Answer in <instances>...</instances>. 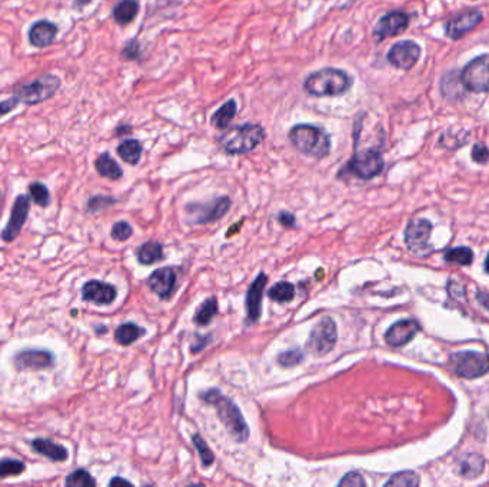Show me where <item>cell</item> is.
<instances>
[{
  "mask_svg": "<svg viewBox=\"0 0 489 487\" xmlns=\"http://www.w3.org/2000/svg\"><path fill=\"white\" fill-rule=\"evenodd\" d=\"M115 484H131L128 480H125V479H120V477H116V479H113L112 481H110V486H115Z\"/></svg>",
  "mask_w": 489,
  "mask_h": 487,
  "instance_id": "cell-48",
  "label": "cell"
},
{
  "mask_svg": "<svg viewBox=\"0 0 489 487\" xmlns=\"http://www.w3.org/2000/svg\"><path fill=\"white\" fill-rule=\"evenodd\" d=\"M116 151L122 160L132 165V166H136L142 158L143 147H142V143L139 140L128 139L117 146Z\"/></svg>",
  "mask_w": 489,
  "mask_h": 487,
  "instance_id": "cell-25",
  "label": "cell"
},
{
  "mask_svg": "<svg viewBox=\"0 0 489 487\" xmlns=\"http://www.w3.org/2000/svg\"><path fill=\"white\" fill-rule=\"evenodd\" d=\"M485 467V460L481 454L476 453H471L468 454L467 458L460 463V474L464 477H476L483 472Z\"/></svg>",
  "mask_w": 489,
  "mask_h": 487,
  "instance_id": "cell-28",
  "label": "cell"
},
{
  "mask_svg": "<svg viewBox=\"0 0 489 487\" xmlns=\"http://www.w3.org/2000/svg\"><path fill=\"white\" fill-rule=\"evenodd\" d=\"M218 313V303L215 299H207L200 309L196 312L195 316V322L200 326H206L212 322V319L215 317V315Z\"/></svg>",
  "mask_w": 489,
  "mask_h": 487,
  "instance_id": "cell-32",
  "label": "cell"
},
{
  "mask_svg": "<svg viewBox=\"0 0 489 487\" xmlns=\"http://www.w3.org/2000/svg\"><path fill=\"white\" fill-rule=\"evenodd\" d=\"M385 162L381 150L377 147L355 151V155L341 169L340 176H355L362 180H370L379 176L384 170Z\"/></svg>",
  "mask_w": 489,
  "mask_h": 487,
  "instance_id": "cell-5",
  "label": "cell"
},
{
  "mask_svg": "<svg viewBox=\"0 0 489 487\" xmlns=\"http://www.w3.org/2000/svg\"><path fill=\"white\" fill-rule=\"evenodd\" d=\"M472 160L475 163H479V165H485L488 163L489 160V149L483 144V143H476L474 147H472Z\"/></svg>",
  "mask_w": 489,
  "mask_h": 487,
  "instance_id": "cell-41",
  "label": "cell"
},
{
  "mask_svg": "<svg viewBox=\"0 0 489 487\" xmlns=\"http://www.w3.org/2000/svg\"><path fill=\"white\" fill-rule=\"evenodd\" d=\"M483 267H485V271H486V273H488V275H489V253H488V256H486V259H485Z\"/></svg>",
  "mask_w": 489,
  "mask_h": 487,
  "instance_id": "cell-50",
  "label": "cell"
},
{
  "mask_svg": "<svg viewBox=\"0 0 489 487\" xmlns=\"http://www.w3.org/2000/svg\"><path fill=\"white\" fill-rule=\"evenodd\" d=\"M464 87L474 93L489 92V54H481L464 68L460 75Z\"/></svg>",
  "mask_w": 489,
  "mask_h": 487,
  "instance_id": "cell-8",
  "label": "cell"
},
{
  "mask_svg": "<svg viewBox=\"0 0 489 487\" xmlns=\"http://www.w3.org/2000/svg\"><path fill=\"white\" fill-rule=\"evenodd\" d=\"M125 126H117L116 129V135H122V133H125V132H131L132 128L131 126H126V129H124Z\"/></svg>",
  "mask_w": 489,
  "mask_h": 487,
  "instance_id": "cell-49",
  "label": "cell"
},
{
  "mask_svg": "<svg viewBox=\"0 0 489 487\" xmlns=\"http://www.w3.org/2000/svg\"><path fill=\"white\" fill-rule=\"evenodd\" d=\"M54 356L49 350L24 349L15 354L13 364L17 370H42L53 366Z\"/></svg>",
  "mask_w": 489,
  "mask_h": 487,
  "instance_id": "cell-13",
  "label": "cell"
},
{
  "mask_svg": "<svg viewBox=\"0 0 489 487\" xmlns=\"http://www.w3.org/2000/svg\"><path fill=\"white\" fill-rule=\"evenodd\" d=\"M29 210H30L29 197L26 195H19L13 203L8 226L2 230V239L5 241H13L20 234L22 227L27 220Z\"/></svg>",
  "mask_w": 489,
  "mask_h": 487,
  "instance_id": "cell-15",
  "label": "cell"
},
{
  "mask_svg": "<svg viewBox=\"0 0 489 487\" xmlns=\"http://www.w3.org/2000/svg\"><path fill=\"white\" fill-rule=\"evenodd\" d=\"M432 223L428 219H414L408 223L405 229V243L408 249L419 256L426 257L432 253V246L430 245V237L432 232Z\"/></svg>",
  "mask_w": 489,
  "mask_h": 487,
  "instance_id": "cell-9",
  "label": "cell"
},
{
  "mask_svg": "<svg viewBox=\"0 0 489 487\" xmlns=\"http://www.w3.org/2000/svg\"><path fill=\"white\" fill-rule=\"evenodd\" d=\"M95 167L102 177L110 180H119L124 176V170H122V167L109 153H102L101 156H98V159L95 160Z\"/></svg>",
  "mask_w": 489,
  "mask_h": 487,
  "instance_id": "cell-26",
  "label": "cell"
},
{
  "mask_svg": "<svg viewBox=\"0 0 489 487\" xmlns=\"http://www.w3.org/2000/svg\"><path fill=\"white\" fill-rule=\"evenodd\" d=\"M59 29L54 23L49 20H38L29 29V42L35 47H48L56 40Z\"/></svg>",
  "mask_w": 489,
  "mask_h": 487,
  "instance_id": "cell-18",
  "label": "cell"
},
{
  "mask_svg": "<svg viewBox=\"0 0 489 487\" xmlns=\"http://www.w3.org/2000/svg\"><path fill=\"white\" fill-rule=\"evenodd\" d=\"M266 132L259 123H243L225 130L218 137L219 147L231 156H242L254 151L263 140Z\"/></svg>",
  "mask_w": 489,
  "mask_h": 487,
  "instance_id": "cell-3",
  "label": "cell"
},
{
  "mask_svg": "<svg viewBox=\"0 0 489 487\" xmlns=\"http://www.w3.org/2000/svg\"><path fill=\"white\" fill-rule=\"evenodd\" d=\"M94 2V0H73V9H83L85 6H87L89 3Z\"/></svg>",
  "mask_w": 489,
  "mask_h": 487,
  "instance_id": "cell-47",
  "label": "cell"
},
{
  "mask_svg": "<svg viewBox=\"0 0 489 487\" xmlns=\"http://www.w3.org/2000/svg\"><path fill=\"white\" fill-rule=\"evenodd\" d=\"M147 285L159 297L166 299L175 290V285H176L175 271L169 267L159 269L154 273V275H150Z\"/></svg>",
  "mask_w": 489,
  "mask_h": 487,
  "instance_id": "cell-21",
  "label": "cell"
},
{
  "mask_svg": "<svg viewBox=\"0 0 489 487\" xmlns=\"http://www.w3.org/2000/svg\"><path fill=\"white\" fill-rule=\"evenodd\" d=\"M66 486L69 487H94L96 486V480L90 476V473L85 469H78L72 472L66 477Z\"/></svg>",
  "mask_w": 489,
  "mask_h": 487,
  "instance_id": "cell-33",
  "label": "cell"
},
{
  "mask_svg": "<svg viewBox=\"0 0 489 487\" xmlns=\"http://www.w3.org/2000/svg\"><path fill=\"white\" fill-rule=\"evenodd\" d=\"M139 9L140 6L138 0H120L112 10V17L117 24L126 26L136 19Z\"/></svg>",
  "mask_w": 489,
  "mask_h": 487,
  "instance_id": "cell-23",
  "label": "cell"
},
{
  "mask_svg": "<svg viewBox=\"0 0 489 487\" xmlns=\"http://www.w3.org/2000/svg\"><path fill=\"white\" fill-rule=\"evenodd\" d=\"M163 257L162 246L156 241H147L138 249V259L143 264H152Z\"/></svg>",
  "mask_w": 489,
  "mask_h": 487,
  "instance_id": "cell-29",
  "label": "cell"
},
{
  "mask_svg": "<svg viewBox=\"0 0 489 487\" xmlns=\"http://www.w3.org/2000/svg\"><path fill=\"white\" fill-rule=\"evenodd\" d=\"M82 297L86 301L96 304H110L116 299V289L99 280H90L82 287Z\"/></svg>",
  "mask_w": 489,
  "mask_h": 487,
  "instance_id": "cell-19",
  "label": "cell"
},
{
  "mask_svg": "<svg viewBox=\"0 0 489 487\" xmlns=\"http://www.w3.org/2000/svg\"><path fill=\"white\" fill-rule=\"evenodd\" d=\"M288 139L299 153L318 160L328 158L332 149L329 133L312 123L295 125L289 130Z\"/></svg>",
  "mask_w": 489,
  "mask_h": 487,
  "instance_id": "cell-2",
  "label": "cell"
},
{
  "mask_svg": "<svg viewBox=\"0 0 489 487\" xmlns=\"http://www.w3.org/2000/svg\"><path fill=\"white\" fill-rule=\"evenodd\" d=\"M452 372L464 379H476L489 373V356L479 352H456L449 357Z\"/></svg>",
  "mask_w": 489,
  "mask_h": 487,
  "instance_id": "cell-7",
  "label": "cell"
},
{
  "mask_svg": "<svg viewBox=\"0 0 489 487\" xmlns=\"http://www.w3.org/2000/svg\"><path fill=\"white\" fill-rule=\"evenodd\" d=\"M143 334H145V329L139 327L135 323H125L116 329L115 339L119 345L128 346V345H132L133 342H136L140 336H143Z\"/></svg>",
  "mask_w": 489,
  "mask_h": 487,
  "instance_id": "cell-27",
  "label": "cell"
},
{
  "mask_svg": "<svg viewBox=\"0 0 489 487\" xmlns=\"http://www.w3.org/2000/svg\"><path fill=\"white\" fill-rule=\"evenodd\" d=\"M266 282H268V278L263 275V273H261L252 283L247 294V313H248L249 323H255L259 320L261 309H262V296H263Z\"/></svg>",
  "mask_w": 489,
  "mask_h": 487,
  "instance_id": "cell-20",
  "label": "cell"
},
{
  "mask_svg": "<svg viewBox=\"0 0 489 487\" xmlns=\"http://www.w3.org/2000/svg\"><path fill=\"white\" fill-rule=\"evenodd\" d=\"M476 300L482 304L485 309L489 310V293L486 292H478L476 293Z\"/></svg>",
  "mask_w": 489,
  "mask_h": 487,
  "instance_id": "cell-46",
  "label": "cell"
},
{
  "mask_svg": "<svg viewBox=\"0 0 489 487\" xmlns=\"http://www.w3.org/2000/svg\"><path fill=\"white\" fill-rule=\"evenodd\" d=\"M30 446H32V449L45 456V458H48L49 460H53V462H65L68 460V449L62 444H57V443H53L52 440L49 439H42V437H38L35 440L30 442Z\"/></svg>",
  "mask_w": 489,
  "mask_h": 487,
  "instance_id": "cell-22",
  "label": "cell"
},
{
  "mask_svg": "<svg viewBox=\"0 0 489 487\" xmlns=\"http://www.w3.org/2000/svg\"><path fill=\"white\" fill-rule=\"evenodd\" d=\"M238 113V105L235 99H229L225 102L215 113L210 117V125L218 129V130H226L229 125L232 123V120L235 119Z\"/></svg>",
  "mask_w": 489,
  "mask_h": 487,
  "instance_id": "cell-24",
  "label": "cell"
},
{
  "mask_svg": "<svg viewBox=\"0 0 489 487\" xmlns=\"http://www.w3.org/2000/svg\"><path fill=\"white\" fill-rule=\"evenodd\" d=\"M482 19H483V16H482V13L479 10H476V9L465 10L462 13H460V15L453 16L452 19H449L446 22L445 33L452 40L461 39L468 32H471L472 29H475L482 22Z\"/></svg>",
  "mask_w": 489,
  "mask_h": 487,
  "instance_id": "cell-14",
  "label": "cell"
},
{
  "mask_svg": "<svg viewBox=\"0 0 489 487\" xmlns=\"http://www.w3.org/2000/svg\"><path fill=\"white\" fill-rule=\"evenodd\" d=\"M268 296L272 300H275V301L286 303V301L293 300V297H295V287L291 283H288V282H281L278 285H275L273 287H270V290L268 292Z\"/></svg>",
  "mask_w": 489,
  "mask_h": 487,
  "instance_id": "cell-31",
  "label": "cell"
},
{
  "mask_svg": "<svg viewBox=\"0 0 489 487\" xmlns=\"http://www.w3.org/2000/svg\"><path fill=\"white\" fill-rule=\"evenodd\" d=\"M445 260L461 266H469L474 262V252L467 246L452 248L445 252Z\"/></svg>",
  "mask_w": 489,
  "mask_h": 487,
  "instance_id": "cell-30",
  "label": "cell"
},
{
  "mask_svg": "<svg viewBox=\"0 0 489 487\" xmlns=\"http://www.w3.org/2000/svg\"><path fill=\"white\" fill-rule=\"evenodd\" d=\"M113 202H115V199H112V197H105V196L92 197V199L89 200V210H90V211H98V210L103 209L105 206L112 204Z\"/></svg>",
  "mask_w": 489,
  "mask_h": 487,
  "instance_id": "cell-42",
  "label": "cell"
},
{
  "mask_svg": "<svg viewBox=\"0 0 489 487\" xmlns=\"http://www.w3.org/2000/svg\"><path fill=\"white\" fill-rule=\"evenodd\" d=\"M303 360V353L300 350H289L284 352L278 356V361L284 368H293Z\"/></svg>",
  "mask_w": 489,
  "mask_h": 487,
  "instance_id": "cell-38",
  "label": "cell"
},
{
  "mask_svg": "<svg viewBox=\"0 0 489 487\" xmlns=\"http://www.w3.org/2000/svg\"><path fill=\"white\" fill-rule=\"evenodd\" d=\"M336 339H338V330L335 322L330 317H325L312 329L307 347L312 354L321 357L333 350Z\"/></svg>",
  "mask_w": 489,
  "mask_h": 487,
  "instance_id": "cell-10",
  "label": "cell"
},
{
  "mask_svg": "<svg viewBox=\"0 0 489 487\" xmlns=\"http://www.w3.org/2000/svg\"><path fill=\"white\" fill-rule=\"evenodd\" d=\"M26 470V465L16 459H3L0 460V479H6L9 476H19Z\"/></svg>",
  "mask_w": 489,
  "mask_h": 487,
  "instance_id": "cell-35",
  "label": "cell"
},
{
  "mask_svg": "<svg viewBox=\"0 0 489 487\" xmlns=\"http://www.w3.org/2000/svg\"><path fill=\"white\" fill-rule=\"evenodd\" d=\"M365 480L363 477L356 473V472H352V473H348L341 481H340V486H353V487H359V486H365Z\"/></svg>",
  "mask_w": 489,
  "mask_h": 487,
  "instance_id": "cell-43",
  "label": "cell"
},
{
  "mask_svg": "<svg viewBox=\"0 0 489 487\" xmlns=\"http://www.w3.org/2000/svg\"><path fill=\"white\" fill-rule=\"evenodd\" d=\"M421 326L416 320L405 319L393 323L385 333V340L392 347H401L409 343L419 333Z\"/></svg>",
  "mask_w": 489,
  "mask_h": 487,
  "instance_id": "cell-16",
  "label": "cell"
},
{
  "mask_svg": "<svg viewBox=\"0 0 489 487\" xmlns=\"http://www.w3.org/2000/svg\"><path fill=\"white\" fill-rule=\"evenodd\" d=\"M19 103H20V99L16 95L9 98V99H6V100H3V102H0V117L6 116L8 113L13 112L17 107Z\"/></svg>",
  "mask_w": 489,
  "mask_h": 487,
  "instance_id": "cell-44",
  "label": "cell"
},
{
  "mask_svg": "<svg viewBox=\"0 0 489 487\" xmlns=\"http://www.w3.org/2000/svg\"><path fill=\"white\" fill-rule=\"evenodd\" d=\"M60 84H62V80H60L59 76L46 73L36 77L35 80H30L29 83L20 84L19 87H16L15 93L20 99V102L32 106L53 98L54 93L60 89Z\"/></svg>",
  "mask_w": 489,
  "mask_h": 487,
  "instance_id": "cell-6",
  "label": "cell"
},
{
  "mask_svg": "<svg viewBox=\"0 0 489 487\" xmlns=\"http://www.w3.org/2000/svg\"><path fill=\"white\" fill-rule=\"evenodd\" d=\"M353 84L352 76L338 68H323L307 76L303 90L314 98H336L345 95Z\"/></svg>",
  "mask_w": 489,
  "mask_h": 487,
  "instance_id": "cell-1",
  "label": "cell"
},
{
  "mask_svg": "<svg viewBox=\"0 0 489 487\" xmlns=\"http://www.w3.org/2000/svg\"><path fill=\"white\" fill-rule=\"evenodd\" d=\"M409 15L404 10H391L384 15L374 27V36L378 42L402 35L409 26Z\"/></svg>",
  "mask_w": 489,
  "mask_h": 487,
  "instance_id": "cell-11",
  "label": "cell"
},
{
  "mask_svg": "<svg viewBox=\"0 0 489 487\" xmlns=\"http://www.w3.org/2000/svg\"><path fill=\"white\" fill-rule=\"evenodd\" d=\"M421 57V46L412 40H401L395 43L388 54L386 59L391 66L400 70H411Z\"/></svg>",
  "mask_w": 489,
  "mask_h": 487,
  "instance_id": "cell-12",
  "label": "cell"
},
{
  "mask_svg": "<svg viewBox=\"0 0 489 487\" xmlns=\"http://www.w3.org/2000/svg\"><path fill=\"white\" fill-rule=\"evenodd\" d=\"M419 484V477L416 473L414 472H400L393 474L386 483L385 486H418Z\"/></svg>",
  "mask_w": 489,
  "mask_h": 487,
  "instance_id": "cell-36",
  "label": "cell"
},
{
  "mask_svg": "<svg viewBox=\"0 0 489 487\" xmlns=\"http://www.w3.org/2000/svg\"><path fill=\"white\" fill-rule=\"evenodd\" d=\"M231 207V199L228 196L218 197L206 204H191L188 206V210H192L191 213H198L196 222L199 223H207L215 222L225 216V213Z\"/></svg>",
  "mask_w": 489,
  "mask_h": 487,
  "instance_id": "cell-17",
  "label": "cell"
},
{
  "mask_svg": "<svg viewBox=\"0 0 489 487\" xmlns=\"http://www.w3.org/2000/svg\"><path fill=\"white\" fill-rule=\"evenodd\" d=\"M29 193L36 204L42 207H48L50 204L49 189L43 183H41V181H34V183H30Z\"/></svg>",
  "mask_w": 489,
  "mask_h": 487,
  "instance_id": "cell-34",
  "label": "cell"
},
{
  "mask_svg": "<svg viewBox=\"0 0 489 487\" xmlns=\"http://www.w3.org/2000/svg\"><path fill=\"white\" fill-rule=\"evenodd\" d=\"M200 398L206 403L213 405L217 407L219 419L225 424V428L229 430L231 436L238 443H243V442L248 440V437H249L248 424H247V421L243 420V416H242L240 410L238 409V406L229 398H226V396H224L217 389L205 391Z\"/></svg>",
  "mask_w": 489,
  "mask_h": 487,
  "instance_id": "cell-4",
  "label": "cell"
},
{
  "mask_svg": "<svg viewBox=\"0 0 489 487\" xmlns=\"http://www.w3.org/2000/svg\"><path fill=\"white\" fill-rule=\"evenodd\" d=\"M194 444L199 451L200 462H202L203 467H209L213 463V460H215V456H213L212 450L207 447V444L205 443V440L199 435L194 436Z\"/></svg>",
  "mask_w": 489,
  "mask_h": 487,
  "instance_id": "cell-37",
  "label": "cell"
},
{
  "mask_svg": "<svg viewBox=\"0 0 489 487\" xmlns=\"http://www.w3.org/2000/svg\"><path fill=\"white\" fill-rule=\"evenodd\" d=\"M132 236V227L126 222H117L112 229V237L117 241H125Z\"/></svg>",
  "mask_w": 489,
  "mask_h": 487,
  "instance_id": "cell-40",
  "label": "cell"
},
{
  "mask_svg": "<svg viewBox=\"0 0 489 487\" xmlns=\"http://www.w3.org/2000/svg\"><path fill=\"white\" fill-rule=\"evenodd\" d=\"M278 219H279V222H281L284 226H286V227H292V226L295 225V218L291 215V213L282 211L281 215L278 216Z\"/></svg>",
  "mask_w": 489,
  "mask_h": 487,
  "instance_id": "cell-45",
  "label": "cell"
},
{
  "mask_svg": "<svg viewBox=\"0 0 489 487\" xmlns=\"http://www.w3.org/2000/svg\"><path fill=\"white\" fill-rule=\"evenodd\" d=\"M140 54H142V50H140V45L138 43V40L126 42L124 49H122V53H120L122 57H124L125 60H131V62L140 59Z\"/></svg>",
  "mask_w": 489,
  "mask_h": 487,
  "instance_id": "cell-39",
  "label": "cell"
},
{
  "mask_svg": "<svg viewBox=\"0 0 489 487\" xmlns=\"http://www.w3.org/2000/svg\"><path fill=\"white\" fill-rule=\"evenodd\" d=\"M0 197H2V193H0Z\"/></svg>",
  "mask_w": 489,
  "mask_h": 487,
  "instance_id": "cell-51",
  "label": "cell"
}]
</instances>
